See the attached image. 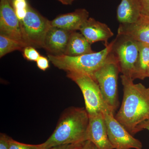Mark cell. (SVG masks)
Instances as JSON below:
<instances>
[{"instance_id":"25","label":"cell","mask_w":149,"mask_h":149,"mask_svg":"<svg viewBox=\"0 0 149 149\" xmlns=\"http://www.w3.org/2000/svg\"><path fill=\"white\" fill-rule=\"evenodd\" d=\"M79 143L61 145L52 147L49 149H75Z\"/></svg>"},{"instance_id":"2","label":"cell","mask_w":149,"mask_h":149,"mask_svg":"<svg viewBox=\"0 0 149 149\" xmlns=\"http://www.w3.org/2000/svg\"><path fill=\"white\" fill-rule=\"evenodd\" d=\"M89 122V115L85 109L74 107L66 109L61 113L52 134L42 143L43 149L86 141Z\"/></svg>"},{"instance_id":"20","label":"cell","mask_w":149,"mask_h":149,"mask_svg":"<svg viewBox=\"0 0 149 149\" xmlns=\"http://www.w3.org/2000/svg\"><path fill=\"white\" fill-rule=\"evenodd\" d=\"M9 149H43L42 144L30 145L17 142L11 138Z\"/></svg>"},{"instance_id":"22","label":"cell","mask_w":149,"mask_h":149,"mask_svg":"<svg viewBox=\"0 0 149 149\" xmlns=\"http://www.w3.org/2000/svg\"><path fill=\"white\" fill-rule=\"evenodd\" d=\"M11 138L4 133L0 134V149H9Z\"/></svg>"},{"instance_id":"7","label":"cell","mask_w":149,"mask_h":149,"mask_svg":"<svg viewBox=\"0 0 149 149\" xmlns=\"http://www.w3.org/2000/svg\"><path fill=\"white\" fill-rule=\"evenodd\" d=\"M67 76L76 83L82 91L85 109L89 116L102 112L107 104L95 80L89 75L76 72H67Z\"/></svg>"},{"instance_id":"3","label":"cell","mask_w":149,"mask_h":149,"mask_svg":"<svg viewBox=\"0 0 149 149\" xmlns=\"http://www.w3.org/2000/svg\"><path fill=\"white\" fill-rule=\"evenodd\" d=\"M112 42L99 52L77 56L48 54L49 61L58 69L67 72L87 74L93 78L94 73L105 61L112 47Z\"/></svg>"},{"instance_id":"8","label":"cell","mask_w":149,"mask_h":149,"mask_svg":"<svg viewBox=\"0 0 149 149\" xmlns=\"http://www.w3.org/2000/svg\"><path fill=\"white\" fill-rule=\"evenodd\" d=\"M110 142L115 149H142V143L135 139L114 116L107 105L103 110Z\"/></svg>"},{"instance_id":"28","label":"cell","mask_w":149,"mask_h":149,"mask_svg":"<svg viewBox=\"0 0 149 149\" xmlns=\"http://www.w3.org/2000/svg\"><path fill=\"white\" fill-rule=\"evenodd\" d=\"M8 1V2L9 3H10V4L11 5V6H12V5L13 3L15 1H16V0H7Z\"/></svg>"},{"instance_id":"23","label":"cell","mask_w":149,"mask_h":149,"mask_svg":"<svg viewBox=\"0 0 149 149\" xmlns=\"http://www.w3.org/2000/svg\"><path fill=\"white\" fill-rule=\"evenodd\" d=\"M141 14L149 17V0H139Z\"/></svg>"},{"instance_id":"17","label":"cell","mask_w":149,"mask_h":149,"mask_svg":"<svg viewBox=\"0 0 149 149\" xmlns=\"http://www.w3.org/2000/svg\"><path fill=\"white\" fill-rule=\"evenodd\" d=\"M139 56L135 65L132 80H143L148 77L149 68V45L139 42Z\"/></svg>"},{"instance_id":"9","label":"cell","mask_w":149,"mask_h":149,"mask_svg":"<svg viewBox=\"0 0 149 149\" xmlns=\"http://www.w3.org/2000/svg\"><path fill=\"white\" fill-rule=\"evenodd\" d=\"M0 35L24 42L19 20L7 0L0 1Z\"/></svg>"},{"instance_id":"29","label":"cell","mask_w":149,"mask_h":149,"mask_svg":"<svg viewBox=\"0 0 149 149\" xmlns=\"http://www.w3.org/2000/svg\"><path fill=\"white\" fill-rule=\"evenodd\" d=\"M148 77H149V68L148 70Z\"/></svg>"},{"instance_id":"12","label":"cell","mask_w":149,"mask_h":149,"mask_svg":"<svg viewBox=\"0 0 149 149\" xmlns=\"http://www.w3.org/2000/svg\"><path fill=\"white\" fill-rule=\"evenodd\" d=\"M85 38L91 45L98 42H103L105 47L109 45V40L113 33L107 24L89 17L80 29Z\"/></svg>"},{"instance_id":"18","label":"cell","mask_w":149,"mask_h":149,"mask_svg":"<svg viewBox=\"0 0 149 149\" xmlns=\"http://www.w3.org/2000/svg\"><path fill=\"white\" fill-rule=\"evenodd\" d=\"M26 46L24 42L0 35V57L15 51H22Z\"/></svg>"},{"instance_id":"15","label":"cell","mask_w":149,"mask_h":149,"mask_svg":"<svg viewBox=\"0 0 149 149\" xmlns=\"http://www.w3.org/2000/svg\"><path fill=\"white\" fill-rule=\"evenodd\" d=\"M141 15L139 0H121L118 7L117 18L120 24L134 22Z\"/></svg>"},{"instance_id":"14","label":"cell","mask_w":149,"mask_h":149,"mask_svg":"<svg viewBox=\"0 0 149 149\" xmlns=\"http://www.w3.org/2000/svg\"><path fill=\"white\" fill-rule=\"evenodd\" d=\"M89 13L84 8L78 9L72 12L58 15L51 21V24L68 31L74 32L80 30L88 18Z\"/></svg>"},{"instance_id":"1","label":"cell","mask_w":149,"mask_h":149,"mask_svg":"<svg viewBox=\"0 0 149 149\" xmlns=\"http://www.w3.org/2000/svg\"><path fill=\"white\" fill-rule=\"evenodd\" d=\"M123 96L116 119L131 135L143 129V125L149 120V91L141 83L134 84L131 78L120 76Z\"/></svg>"},{"instance_id":"11","label":"cell","mask_w":149,"mask_h":149,"mask_svg":"<svg viewBox=\"0 0 149 149\" xmlns=\"http://www.w3.org/2000/svg\"><path fill=\"white\" fill-rule=\"evenodd\" d=\"M72 32L52 25L46 34L43 48L48 54L64 55Z\"/></svg>"},{"instance_id":"10","label":"cell","mask_w":149,"mask_h":149,"mask_svg":"<svg viewBox=\"0 0 149 149\" xmlns=\"http://www.w3.org/2000/svg\"><path fill=\"white\" fill-rule=\"evenodd\" d=\"M86 141H91L97 149H113L110 142L103 113L89 116Z\"/></svg>"},{"instance_id":"30","label":"cell","mask_w":149,"mask_h":149,"mask_svg":"<svg viewBox=\"0 0 149 149\" xmlns=\"http://www.w3.org/2000/svg\"><path fill=\"white\" fill-rule=\"evenodd\" d=\"M148 90H149V87L148 88Z\"/></svg>"},{"instance_id":"4","label":"cell","mask_w":149,"mask_h":149,"mask_svg":"<svg viewBox=\"0 0 149 149\" xmlns=\"http://www.w3.org/2000/svg\"><path fill=\"white\" fill-rule=\"evenodd\" d=\"M120 72L118 62L111 51L93 76V79L98 84L104 101L113 113L119 105L118 80Z\"/></svg>"},{"instance_id":"27","label":"cell","mask_w":149,"mask_h":149,"mask_svg":"<svg viewBox=\"0 0 149 149\" xmlns=\"http://www.w3.org/2000/svg\"><path fill=\"white\" fill-rule=\"evenodd\" d=\"M143 129H147L149 131V120L146 121L143 125Z\"/></svg>"},{"instance_id":"6","label":"cell","mask_w":149,"mask_h":149,"mask_svg":"<svg viewBox=\"0 0 149 149\" xmlns=\"http://www.w3.org/2000/svg\"><path fill=\"white\" fill-rule=\"evenodd\" d=\"M112 43L111 52L118 62L120 72L132 79L139 54V42L126 35L117 34Z\"/></svg>"},{"instance_id":"26","label":"cell","mask_w":149,"mask_h":149,"mask_svg":"<svg viewBox=\"0 0 149 149\" xmlns=\"http://www.w3.org/2000/svg\"><path fill=\"white\" fill-rule=\"evenodd\" d=\"M58 1L63 4L68 5L71 4L74 0H58Z\"/></svg>"},{"instance_id":"21","label":"cell","mask_w":149,"mask_h":149,"mask_svg":"<svg viewBox=\"0 0 149 149\" xmlns=\"http://www.w3.org/2000/svg\"><path fill=\"white\" fill-rule=\"evenodd\" d=\"M36 63L37 67L43 71H45L49 68V60L44 56H40Z\"/></svg>"},{"instance_id":"24","label":"cell","mask_w":149,"mask_h":149,"mask_svg":"<svg viewBox=\"0 0 149 149\" xmlns=\"http://www.w3.org/2000/svg\"><path fill=\"white\" fill-rule=\"evenodd\" d=\"M75 149H97L91 141H86L78 144Z\"/></svg>"},{"instance_id":"19","label":"cell","mask_w":149,"mask_h":149,"mask_svg":"<svg viewBox=\"0 0 149 149\" xmlns=\"http://www.w3.org/2000/svg\"><path fill=\"white\" fill-rule=\"evenodd\" d=\"M22 52L24 58L29 61L36 62L40 56L39 52L32 46H26Z\"/></svg>"},{"instance_id":"5","label":"cell","mask_w":149,"mask_h":149,"mask_svg":"<svg viewBox=\"0 0 149 149\" xmlns=\"http://www.w3.org/2000/svg\"><path fill=\"white\" fill-rule=\"evenodd\" d=\"M19 23L23 41L27 46L43 48L46 34L52 26L51 21L28 3L26 15Z\"/></svg>"},{"instance_id":"13","label":"cell","mask_w":149,"mask_h":149,"mask_svg":"<svg viewBox=\"0 0 149 149\" xmlns=\"http://www.w3.org/2000/svg\"><path fill=\"white\" fill-rule=\"evenodd\" d=\"M117 34L126 35L139 42L149 45V17L141 14L134 22L120 23Z\"/></svg>"},{"instance_id":"16","label":"cell","mask_w":149,"mask_h":149,"mask_svg":"<svg viewBox=\"0 0 149 149\" xmlns=\"http://www.w3.org/2000/svg\"><path fill=\"white\" fill-rule=\"evenodd\" d=\"M94 52L91 44L81 32L74 31L71 33L64 55L77 56Z\"/></svg>"}]
</instances>
